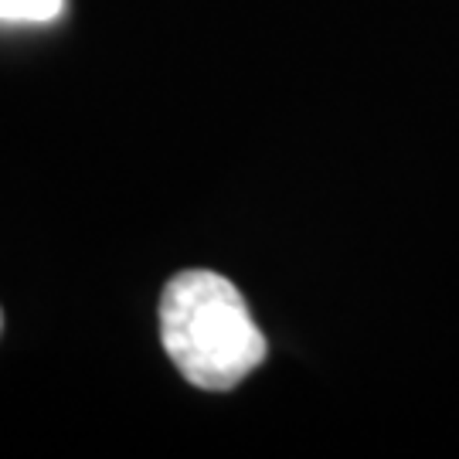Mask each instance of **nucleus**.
Instances as JSON below:
<instances>
[{
    "mask_svg": "<svg viewBox=\"0 0 459 459\" xmlns=\"http://www.w3.org/2000/svg\"><path fill=\"white\" fill-rule=\"evenodd\" d=\"M0 330H4V313H0Z\"/></svg>",
    "mask_w": 459,
    "mask_h": 459,
    "instance_id": "nucleus-3",
    "label": "nucleus"
},
{
    "mask_svg": "<svg viewBox=\"0 0 459 459\" xmlns=\"http://www.w3.org/2000/svg\"><path fill=\"white\" fill-rule=\"evenodd\" d=\"M160 341L174 368L204 392H229L265 361V337L246 296L208 269H187L167 282Z\"/></svg>",
    "mask_w": 459,
    "mask_h": 459,
    "instance_id": "nucleus-1",
    "label": "nucleus"
},
{
    "mask_svg": "<svg viewBox=\"0 0 459 459\" xmlns=\"http://www.w3.org/2000/svg\"><path fill=\"white\" fill-rule=\"evenodd\" d=\"M65 0H0V21H51Z\"/></svg>",
    "mask_w": 459,
    "mask_h": 459,
    "instance_id": "nucleus-2",
    "label": "nucleus"
}]
</instances>
